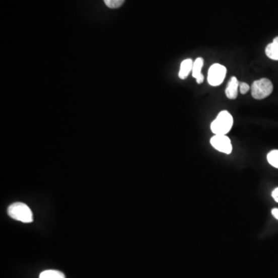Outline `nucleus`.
Here are the masks:
<instances>
[{"mask_svg":"<svg viewBox=\"0 0 278 278\" xmlns=\"http://www.w3.org/2000/svg\"><path fill=\"white\" fill-rule=\"evenodd\" d=\"M193 60L192 59H185L181 63L179 70V77L180 79L185 80L187 78L189 74L192 72L193 66Z\"/></svg>","mask_w":278,"mask_h":278,"instance_id":"6e6552de","label":"nucleus"},{"mask_svg":"<svg viewBox=\"0 0 278 278\" xmlns=\"http://www.w3.org/2000/svg\"><path fill=\"white\" fill-rule=\"evenodd\" d=\"M272 197H273V199H274L276 202H278V188H276V189L272 192Z\"/></svg>","mask_w":278,"mask_h":278,"instance_id":"4468645a","label":"nucleus"},{"mask_svg":"<svg viewBox=\"0 0 278 278\" xmlns=\"http://www.w3.org/2000/svg\"><path fill=\"white\" fill-rule=\"evenodd\" d=\"M234 125V118L229 111H222L219 113L217 118L211 123V128L214 134L227 135Z\"/></svg>","mask_w":278,"mask_h":278,"instance_id":"f257e3e1","label":"nucleus"},{"mask_svg":"<svg viewBox=\"0 0 278 278\" xmlns=\"http://www.w3.org/2000/svg\"><path fill=\"white\" fill-rule=\"evenodd\" d=\"M240 82L236 77H232L228 82L227 88H226V96L230 100H234L238 95V89Z\"/></svg>","mask_w":278,"mask_h":278,"instance_id":"423d86ee","label":"nucleus"},{"mask_svg":"<svg viewBox=\"0 0 278 278\" xmlns=\"http://www.w3.org/2000/svg\"><path fill=\"white\" fill-rule=\"evenodd\" d=\"M227 70L224 65L214 63L208 72V83L213 87H217L224 82L227 75Z\"/></svg>","mask_w":278,"mask_h":278,"instance_id":"20e7f679","label":"nucleus"},{"mask_svg":"<svg viewBox=\"0 0 278 278\" xmlns=\"http://www.w3.org/2000/svg\"><path fill=\"white\" fill-rule=\"evenodd\" d=\"M107 7L111 9L118 8L124 4V0H104Z\"/></svg>","mask_w":278,"mask_h":278,"instance_id":"f8f14e48","label":"nucleus"},{"mask_svg":"<svg viewBox=\"0 0 278 278\" xmlns=\"http://www.w3.org/2000/svg\"><path fill=\"white\" fill-rule=\"evenodd\" d=\"M8 215L14 220L20 222L28 224L33 222V213L27 204L23 202H15L8 207Z\"/></svg>","mask_w":278,"mask_h":278,"instance_id":"f03ea898","label":"nucleus"},{"mask_svg":"<svg viewBox=\"0 0 278 278\" xmlns=\"http://www.w3.org/2000/svg\"><path fill=\"white\" fill-rule=\"evenodd\" d=\"M211 144L216 150L224 154L230 155L233 150L230 137L223 134H215L211 139Z\"/></svg>","mask_w":278,"mask_h":278,"instance_id":"39448f33","label":"nucleus"},{"mask_svg":"<svg viewBox=\"0 0 278 278\" xmlns=\"http://www.w3.org/2000/svg\"><path fill=\"white\" fill-rule=\"evenodd\" d=\"M266 159L268 161L269 164L278 169V150H272L267 154Z\"/></svg>","mask_w":278,"mask_h":278,"instance_id":"9b49d317","label":"nucleus"},{"mask_svg":"<svg viewBox=\"0 0 278 278\" xmlns=\"http://www.w3.org/2000/svg\"><path fill=\"white\" fill-rule=\"evenodd\" d=\"M271 213L272 215H273V217H274L276 219V220H278V208H273V210H272Z\"/></svg>","mask_w":278,"mask_h":278,"instance_id":"2eb2a0df","label":"nucleus"},{"mask_svg":"<svg viewBox=\"0 0 278 278\" xmlns=\"http://www.w3.org/2000/svg\"><path fill=\"white\" fill-rule=\"evenodd\" d=\"M265 53L271 60H278V37H275L273 42L266 46Z\"/></svg>","mask_w":278,"mask_h":278,"instance_id":"1a4fd4ad","label":"nucleus"},{"mask_svg":"<svg viewBox=\"0 0 278 278\" xmlns=\"http://www.w3.org/2000/svg\"><path fill=\"white\" fill-rule=\"evenodd\" d=\"M273 86L267 78H262L253 82L251 86V95L256 100H263L271 95Z\"/></svg>","mask_w":278,"mask_h":278,"instance_id":"7ed1b4c3","label":"nucleus"},{"mask_svg":"<svg viewBox=\"0 0 278 278\" xmlns=\"http://www.w3.org/2000/svg\"><path fill=\"white\" fill-rule=\"evenodd\" d=\"M239 88H240V92L242 95H245L250 91V88L248 84L245 83V82H240V85H239Z\"/></svg>","mask_w":278,"mask_h":278,"instance_id":"ddd939ff","label":"nucleus"},{"mask_svg":"<svg viewBox=\"0 0 278 278\" xmlns=\"http://www.w3.org/2000/svg\"><path fill=\"white\" fill-rule=\"evenodd\" d=\"M39 278H66L62 272L56 270H47L42 272Z\"/></svg>","mask_w":278,"mask_h":278,"instance_id":"9d476101","label":"nucleus"},{"mask_svg":"<svg viewBox=\"0 0 278 278\" xmlns=\"http://www.w3.org/2000/svg\"><path fill=\"white\" fill-rule=\"evenodd\" d=\"M203 63L204 60L202 57L197 58L196 60L193 62L192 75L198 84H202L204 81L203 75H202V72H201L202 66H203Z\"/></svg>","mask_w":278,"mask_h":278,"instance_id":"0eeeda50","label":"nucleus"}]
</instances>
